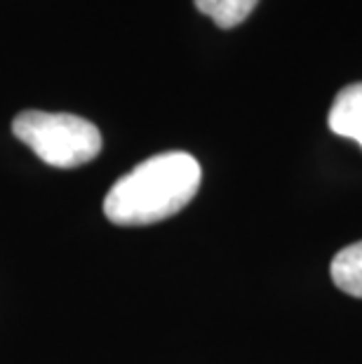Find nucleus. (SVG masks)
Here are the masks:
<instances>
[{
  "label": "nucleus",
  "instance_id": "nucleus-5",
  "mask_svg": "<svg viewBox=\"0 0 362 364\" xmlns=\"http://www.w3.org/2000/svg\"><path fill=\"white\" fill-rule=\"evenodd\" d=\"M259 0H196V7L221 28L243 24L257 7Z\"/></svg>",
  "mask_w": 362,
  "mask_h": 364
},
{
  "label": "nucleus",
  "instance_id": "nucleus-3",
  "mask_svg": "<svg viewBox=\"0 0 362 364\" xmlns=\"http://www.w3.org/2000/svg\"><path fill=\"white\" fill-rule=\"evenodd\" d=\"M329 129L362 146V82H353L336 95L329 108Z\"/></svg>",
  "mask_w": 362,
  "mask_h": 364
},
{
  "label": "nucleus",
  "instance_id": "nucleus-2",
  "mask_svg": "<svg viewBox=\"0 0 362 364\" xmlns=\"http://www.w3.org/2000/svg\"><path fill=\"white\" fill-rule=\"evenodd\" d=\"M12 132L45 165L73 169L87 165L102 151V132L71 113L24 111L12 120Z\"/></svg>",
  "mask_w": 362,
  "mask_h": 364
},
{
  "label": "nucleus",
  "instance_id": "nucleus-1",
  "mask_svg": "<svg viewBox=\"0 0 362 364\" xmlns=\"http://www.w3.org/2000/svg\"><path fill=\"white\" fill-rule=\"evenodd\" d=\"M203 179L198 160L169 151L144 160L120 176L104 198V214L115 226H151L181 212Z\"/></svg>",
  "mask_w": 362,
  "mask_h": 364
},
{
  "label": "nucleus",
  "instance_id": "nucleus-4",
  "mask_svg": "<svg viewBox=\"0 0 362 364\" xmlns=\"http://www.w3.org/2000/svg\"><path fill=\"white\" fill-rule=\"evenodd\" d=\"M329 273L339 289L362 299V240L336 252Z\"/></svg>",
  "mask_w": 362,
  "mask_h": 364
}]
</instances>
